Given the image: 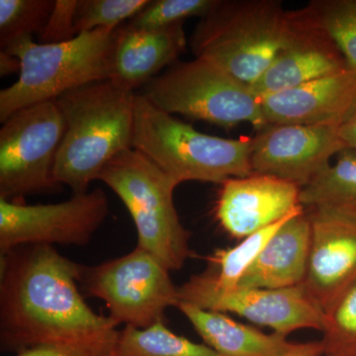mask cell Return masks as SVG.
Returning a JSON list of instances; mask_svg holds the SVG:
<instances>
[{
    "label": "cell",
    "mask_w": 356,
    "mask_h": 356,
    "mask_svg": "<svg viewBox=\"0 0 356 356\" xmlns=\"http://www.w3.org/2000/svg\"><path fill=\"white\" fill-rule=\"evenodd\" d=\"M83 264L53 245L13 248L0 259V346L115 341L118 325L95 313L79 289Z\"/></svg>",
    "instance_id": "1"
},
{
    "label": "cell",
    "mask_w": 356,
    "mask_h": 356,
    "mask_svg": "<svg viewBox=\"0 0 356 356\" xmlns=\"http://www.w3.org/2000/svg\"><path fill=\"white\" fill-rule=\"evenodd\" d=\"M134 91L105 79L67 91L55 100L65 131L56 158V180L86 193L105 165L132 149Z\"/></svg>",
    "instance_id": "2"
},
{
    "label": "cell",
    "mask_w": 356,
    "mask_h": 356,
    "mask_svg": "<svg viewBox=\"0 0 356 356\" xmlns=\"http://www.w3.org/2000/svg\"><path fill=\"white\" fill-rule=\"evenodd\" d=\"M291 33V13L280 2L218 0L196 25L189 44L195 58L252 86L286 47Z\"/></svg>",
    "instance_id": "3"
},
{
    "label": "cell",
    "mask_w": 356,
    "mask_h": 356,
    "mask_svg": "<svg viewBox=\"0 0 356 356\" xmlns=\"http://www.w3.org/2000/svg\"><path fill=\"white\" fill-rule=\"evenodd\" d=\"M252 138L226 139L199 132L136 95L132 149L145 154L178 185L222 184L252 175Z\"/></svg>",
    "instance_id": "4"
},
{
    "label": "cell",
    "mask_w": 356,
    "mask_h": 356,
    "mask_svg": "<svg viewBox=\"0 0 356 356\" xmlns=\"http://www.w3.org/2000/svg\"><path fill=\"white\" fill-rule=\"evenodd\" d=\"M115 30L98 28L58 44L35 43L25 37L2 50L19 58L21 70L17 81L0 91L1 123L26 107L110 79Z\"/></svg>",
    "instance_id": "5"
},
{
    "label": "cell",
    "mask_w": 356,
    "mask_h": 356,
    "mask_svg": "<svg viewBox=\"0 0 356 356\" xmlns=\"http://www.w3.org/2000/svg\"><path fill=\"white\" fill-rule=\"evenodd\" d=\"M121 199L137 229V247L156 257L168 270H179L191 257V234L173 202L177 184L135 149L122 152L100 173Z\"/></svg>",
    "instance_id": "6"
},
{
    "label": "cell",
    "mask_w": 356,
    "mask_h": 356,
    "mask_svg": "<svg viewBox=\"0 0 356 356\" xmlns=\"http://www.w3.org/2000/svg\"><path fill=\"white\" fill-rule=\"evenodd\" d=\"M140 95L165 113L224 128L247 122L259 132L267 126L252 88L204 58L177 60L143 86Z\"/></svg>",
    "instance_id": "7"
},
{
    "label": "cell",
    "mask_w": 356,
    "mask_h": 356,
    "mask_svg": "<svg viewBox=\"0 0 356 356\" xmlns=\"http://www.w3.org/2000/svg\"><path fill=\"white\" fill-rule=\"evenodd\" d=\"M64 116L55 100L15 112L0 129V198L25 203L33 195L58 193L56 158L64 138Z\"/></svg>",
    "instance_id": "8"
},
{
    "label": "cell",
    "mask_w": 356,
    "mask_h": 356,
    "mask_svg": "<svg viewBox=\"0 0 356 356\" xmlns=\"http://www.w3.org/2000/svg\"><path fill=\"white\" fill-rule=\"evenodd\" d=\"M170 270L143 248L95 266H81L79 284L88 296L102 300L117 325L147 329L165 322L180 303Z\"/></svg>",
    "instance_id": "9"
},
{
    "label": "cell",
    "mask_w": 356,
    "mask_h": 356,
    "mask_svg": "<svg viewBox=\"0 0 356 356\" xmlns=\"http://www.w3.org/2000/svg\"><path fill=\"white\" fill-rule=\"evenodd\" d=\"M108 214V197L102 188L54 204L27 205L0 198V255L27 245L83 247Z\"/></svg>",
    "instance_id": "10"
},
{
    "label": "cell",
    "mask_w": 356,
    "mask_h": 356,
    "mask_svg": "<svg viewBox=\"0 0 356 356\" xmlns=\"http://www.w3.org/2000/svg\"><path fill=\"white\" fill-rule=\"evenodd\" d=\"M180 302L205 310L233 313L273 332L287 337L303 329L323 331L325 313L311 298L303 285L262 289L238 286L217 291L189 280L178 287Z\"/></svg>",
    "instance_id": "11"
},
{
    "label": "cell",
    "mask_w": 356,
    "mask_h": 356,
    "mask_svg": "<svg viewBox=\"0 0 356 356\" xmlns=\"http://www.w3.org/2000/svg\"><path fill=\"white\" fill-rule=\"evenodd\" d=\"M334 125H267L252 138V172L306 186L346 149Z\"/></svg>",
    "instance_id": "12"
},
{
    "label": "cell",
    "mask_w": 356,
    "mask_h": 356,
    "mask_svg": "<svg viewBox=\"0 0 356 356\" xmlns=\"http://www.w3.org/2000/svg\"><path fill=\"white\" fill-rule=\"evenodd\" d=\"M312 238L303 287L325 313L356 280V215L308 208Z\"/></svg>",
    "instance_id": "13"
},
{
    "label": "cell",
    "mask_w": 356,
    "mask_h": 356,
    "mask_svg": "<svg viewBox=\"0 0 356 356\" xmlns=\"http://www.w3.org/2000/svg\"><path fill=\"white\" fill-rule=\"evenodd\" d=\"M301 188L273 175L252 173L222 182L215 202V219L236 240L284 219L300 204Z\"/></svg>",
    "instance_id": "14"
},
{
    "label": "cell",
    "mask_w": 356,
    "mask_h": 356,
    "mask_svg": "<svg viewBox=\"0 0 356 356\" xmlns=\"http://www.w3.org/2000/svg\"><path fill=\"white\" fill-rule=\"evenodd\" d=\"M289 41L264 74L250 88L264 97L348 69L327 33L313 20L306 8L291 11Z\"/></svg>",
    "instance_id": "15"
},
{
    "label": "cell",
    "mask_w": 356,
    "mask_h": 356,
    "mask_svg": "<svg viewBox=\"0 0 356 356\" xmlns=\"http://www.w3.org/2000/svg\"><path fill=\"white\" fill-rule=\"evenodd\" d=\"M266 125L343 124L356 109V70L346 69L261 98Z\"/></svg>",
    "instance_id": "16"
},
{
    "label": "cell",
    "mask_w": 356,
    "mask_h": 356,
    "mask_svg": "<svg viewBox=\"0 0 356 356\" xmlns=\"http://www.w3.org/2000/svg\"><path fill=\"white\" fill-rule=\"evenodd\" d=\"M184 22L154 30L122 24L115 30L110 79L135 90L170 67L187 46Z\"/></svg>",
    "instance_id": "17"
},
{
    "label": "cell",
    "mask_w": 356,
    "mask_h": 356,
    "mask_svg": "<svg viewBox=\"0 0 356 356\" xmlns=\"http://www.w3.org/2000/svg\"><path fill=\"white\" fill-rule=\"evenodd\" d=\"M311 220L305 209L290 218L268 241L241 280V287L282 289L305 280L310 257Z\"/></svg>",
    "instance_id": "18"
},
{
    "label": "cell",
    "mask_w": 356,
    "mask_h": 356,
    "mask_svg": "<svg viewBox=\"0 0 356 356\" xmlns=\"http://www.w3.org/2000/svg\"><path fill=\"white\" fill-rule=\"evenodd\" d=\"M177 308L188 318L206 346L220 356H281L297 346L287 337L266 334L222 312L205 310L185 302H180Z\"/></svg>",
    "instance_id": "19"
},
{
    "label": "cell",
    "mask_w": 356,
    "mask_h": 356,
    "mask_svg": "<svg viewBox=\"0 0 356 356\" xmlns=\"http://www.w3.org/2000/svg\"><path fill=\"white\" fill-rule=\"evenodd\" d=\"M305 209L299 206L291 214L281 221L243 238L236 247L219 248L207 257L209 267L203 273L191 276V280L200 286L217 291H229L240 285L243 274L248 270L273 238L278 229L290 218Z\"/></svg>",
    "instance_id": "20"
},
{
    "label": "cell",
    "mask_w": 356,
    "mask_h": 356,
    "mask_svg": "<svg viewBox=\"0 0 356 356\" xmlns=\"http://www.w3.org/2000/svg\"><path fill=\"white\" fill-rule=\"evenodd\" d=\"M300 204L304 208H329L356 215V151L344 149L336 163L302 187Z\"/></svg>",
    "instance_id": "21"
},
{
    "label": "cell",
    "mask_w": 356,
    "mask_h": 356,
    "mask_svg": "<svg viewBox=\"0 0 356 356\" xmlns=\"http://www.w3.org/2000/svg\"><path fill=\"white\" fill-rule=\"evenodd\" d=\"M112 356H220L205 343L178 336L165 322L147 329L125 327L119 332Z\"/></svg>",
    "instance_id": "22"
},
{
    "label": "cell",
    "mask_w": 356,
    "mask_h": 356,
    "mask_svg": "<svg viewBox=\"0 0 356 356\" xmlns=\"http://www.w3.org/2000/svg\"><path fill=\"white\" fill-rule=\"evenodd\" d=\"M306 9L336 44L348 69L356 70V0H318Z\"/></svg>",
    "instance_id": "23"
},
{
    "label": "cell",
    "mask_w": 356,
    "mask_h": 356,
    "mask_svg": "<svg viewBox=\"0 0 356 356\" xmlns=\"http://www.w3.org/2000/svg\"><path fill=\"white\" fill-rule=\"evenodd\" d=\"M55 6V0H0L1 51L25 37L38 35Z\"/></svg>",
    "instance_id": "24"
},
{
    "label": "cell",
    "mask_w": 356,
    "mask_h": 356,
    "mask_svg": "<svg viewBox=\"0 0 356 356\" xmlns=\"http://www.w3.org/2000/svg\"><path fill=\"white\" fill-rule=\"evenodd\" d=\"M322 332L325 353L356 356V280L325 312Z\"/></svg>",
    "instance_id": "25"
},
{
    "label": "cell",
    "mask_w": 356,
    "mask_h": 356,
    "mask_svg": "<svg viewBox=\"0 0 356 356\" xmlns=\"http://www.w3.org/2000/svg\"><path fill=\"white\" fill-rule=\"evenodd\" d=\"M149 3V0H79L74 17L77 34L98 28L117 29Z\"/></svg>",
    "instance_id": "26"
},
{
    "label": "cell",
    "mask_w": 356,
    "mask_h": 356,
    "mask_svg": "<svg viewBox=\"0 0 356 356\" xmlns=\"http://www.w3.org/2000/svg\"><path fill=\"white\" fill-rule=\"evenodd\" d=\"M218 0H154L140 10L128 26L137 30H154L185 22L187 18H203L214 8Z\"/></svg>",
    "instance_id": "27"
},
{
    "label": "cell",
    "mask_w": 356,
    "mask_h": 356,
    "mask_svg": "<svg viewBox=\"0 0 356 356\" xmlns=\"http://www.w3.org/2000/svg\"><path fill=\"white\" fill-rule=\"evenodd\" d=\"M79 0H56L53 10L38 34L40 44L65 43L79 36L76 11Z\"/></svg>",
    "instance_id": "28"
},
{
    "label": "cell",
    "mask_w": 356,
    "mask_h": 356,
    "mask_svg": "<svg viewBox=\"0 0 356 356\" xmlns=\"http://www.w3.org/2000/svg\"><path fill=\"white\" fill-rule=\"evenodd\" d=\"M116 343L117 339L43 343L20 351L16 356H112Z\"/></svg>",
    "instance_id": "29"
},
{
    "label": "cell",
    "mask_w": 356,
    "mask_h": 356,
    "mask_svg": "<svg viewBox=\"0 0 356 356\" xmlns=\"http://www.w3.org/2000/svg\"><path fill=\"white\" fill-rule=\"evenodd\" d=\"M337 133L346 149L356 151V109L339 125Z\"/></svg>",
    "instance_id": "30"
},
{
    "label": "cell",
    "mask_w": 356,
    "mask_h": 356,
    "mask_svg": "<svg viewBox=\"0 0 356 356\" xmlns=\"http://www.w3.org/2000/svg\"><path fill=\"white\" fill-rule=\"evenodd\" d=\"M281 356H325L324 344L321 341L297 343L295 348Z\"/></svg>",
    "instance_id": "31"
},
{
    "label": "cell",
    "mask_w": 356,
    "mask_h": 356,
    "mask_svg": "<svg viewBox=\"0 0 356 356\" xmlns=\"http://www.w3.org/2000/svg\"><path fill=\"white\" fill-rule=\"evenodd\" d=\"M20 70L19 58L9 55L6 51H1V53H0V74H1V76L20 72Z\"/></svg>",
    "instance_id": "32"
},
{
    "label": "cell",
    "mask_w": 356,
    "mask_h": 356,
    "mask_svg": "<svg viewBox=\"0 0 356 356\" xmlns=\"http://www.w3.org/2000/svg\"><path fill=\"white\" fill-rule=\"evenodd\" d=\"M325 356H341V355H334V353H325Z\"/></svg>",
    "instance_id": "33"
}]
</instances>
